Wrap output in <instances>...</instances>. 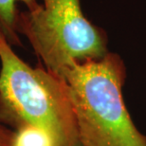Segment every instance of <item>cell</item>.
Wrapping results in <instances>:
<instances>
[{
    "label": "cell",
    "mask_w": 146,
    "mask_h": 146,
    "mask_svg": "<svg viewBox=\"0 0 146 146\" xmlns=\"http://www.w3.org/2000/svg\"><path fill=\"white\" fill-rule=\"evenodd\" d=\"M0 121L13 129L23 124L42 128L56 146H81L66 81L26 63L1 31Z\"/></svg>",
    "instance_id": "7a4b0ae2"
},
{
    "label": "cell",
    "mask_w": 146,
    "mask_h": 146,
    "mask_svg": "<svg viewBox=\"0 0 146 146\" xmlns=\"http://www.w3.org/2000/svg\"><path fill=\"white\" fill-rule=\"evenodd\" d=\"M17 30L46 68L59 76L72 64L108 52L106 31L84 16L80 0H43L34 10L19 13Z\"/></svg>",
    "instance_id": "3957f363"
},
{
    "label": "cell",
    "mask_w": 146,
    "mask_h": 146,
    "mask_svg": "<svg viewBox=\"0 0 146 146\" xmlns=\"http://www.w3.org/2000/svg\"><path fill=\"white\" fill-rule=\"evenodd\" d=\"M11 146H56L51 136L42 128L23 124L14 128Z\"/></svg>",
    "instance_id": "5b68a950"
},
{
    "label": "cell",
    "mask_w": 146,
    "mask_h": 146,
    "mask_svg": "<svg viewBox=\"0 0 146 146\" xmlns=\"http://www.w3.org/2000/svg\"><path fill=\"white\" fill-rule=\"evenodd\" d=\"M68 86L81 146H146L122 95L126 66L118 53L74 63L60 74Z\"/></svg>",
    "instance_id": "6da1fadb"
},
{
    "label": "cell",
    "mask_w": 146,
    "mask_h": 146,
    "mask_svg": "<svg viewBox=\"0 0 146 146\" xmlns=\"http://www.w3.org/2000/svg\"><path fill=\"white\" fill-rule=\"evenodd\" d=\"M19 4H24L28 11H33L40 3L38 0H0V31L13 46L20 45L17 30Z\"/></svg>",
    "instance_id": "277c9868"
},
{
    "label": "cell",
    "mask_w": 146,
    "mask_h": 146,
    "mask_svg": "<svg viewBox=\"0 0 146 146\" xmlns=\"http://www.w3.org/2000/svg\"><path fill=\"white\" fill-rule=\"evenodd\" d=\"M13 135V129L9 128L0 121V146H11Z\"/></svg>",
    "instance_id": "8992f818"
}]
</instances>
